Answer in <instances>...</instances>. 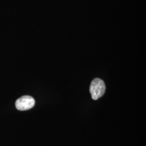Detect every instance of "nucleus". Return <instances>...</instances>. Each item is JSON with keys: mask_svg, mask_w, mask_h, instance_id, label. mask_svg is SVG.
Wrapping results in <instances>:
<instances>
[{"mask_svg": "<svg viewBox=\"0 0 146 146\" xmlns=\"http://www.w3.org/2000/svg\"><path fill=\"white\" fill-rule=\"evenodd\" d=\"M89 91L93 100H98L105 94L106 85L104 82L100 78H95L91 82Z\"/></svg>", "mask_w": 146, "mask_h": 146, "instance_id": "obj_1", "label": "nucleus"}, {"mask_svg": "<svg viewBox=\"0 0 146 146\" xmlns=\"http://www.w3.org/2000/svg\"><path fill=\"white\" fill-rule=\"evenodd\" d=\"M35 104L34 98L29 96H25L20 98L16 102V108L18 110H27L32 108Z\"/></svg>", "mask_w": 146, "mask_h": 146, "instance_id": "obj_2", "label": "nucleus"}]
</instances>
